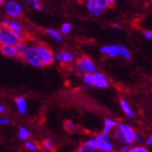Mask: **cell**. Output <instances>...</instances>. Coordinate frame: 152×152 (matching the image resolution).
<instances>
[{
  "mask_svg": "<svg viewBox=\"0 0 152 152\" xmlns=\"http://www.w3.org/2000/svg\"><path fill=\"white\" fill-rule=\"evenodd\" d=\"M109 1H110V3H111V4L113 5V4H115V3H116L117 0H109Z\"/></svg>",
  "mask_w": 152,
  "mask_h": 152,
  "instance_id": "ab89813d",
  "label": "cell"
},
{
  "mask_svg": "<svg viewBox=\"0 0 152 152\" xmlns=\"http://www.w3.org/2000/svg\"><path fill=\"white\" fill-rule=\"evenodd\" d=\"M40 148H42L43 150H46V151H53L55 150V146L52 142L51 140L49 139H45L42 140L40 144Z\"/></svg>",
  "mask_w": 152,
  "mask_h": 152,
  "instance_id": "44dd1931",
  "label": "cell"
},
{
  "mask_svg": "<svg viewBox=\"0 0 152 152\" xmlns=\"http://www.w3.org/2000/svg\"><path fill=\"white\" fill-rule=\"evenodd\" d=\"M19 58L22 59V61H24L25 63L28 64L34 67L42 66V63H41V60L39 58L37 45L30 44L27 47V48L20 55Z\"/></svg>",
  "mask_w": 152,
  "mask_h": 152,
  "instance_id": "3957f363",
  "label": "cell"
},
{
  "mask_svg": "<svg viewBox=\"0 0 152 152\" xmlns=\"http://www.w3.org/2000/svg\"><path fill=\"white\" fill-rule=\"evenodd\" d=\"M77 68L83 73H93L96 71V65L94 61L88 56H81L77 59Z\"/></svg>",
  "mask_w": 152,
  "mask_h": 152,
  "instance_id": "52a82bcc",
  "label": "cell"
},
{
  "mask_svg": "<svg viewBox=\"0 0 152 152\" xmlns=\"http://www.w3.org/2000/svg\"><path fill=\"white\" fill-rule=\"evenodd\" d=\"M64 129L68 133V134H74L77 131V127L76 124H74L70 120H66L64 122Z\"/></svg>",
  "mask_w": 152,
  "mask_h": 152,
  "instance_id": "d6986e66",
  "label": "cell"
},
{
  "mask_svg": "<svg viewBox=\"0 0 152 152\" xmlns=\"http://www.w3.org/2000/svg\"><path fill=\"white\" fill-rule=\"evenodd\" d=\"M0 24L9 27L10 29H12L13 31H16L18 33H22L25 31L22 23L18 21V18H9L7 19H3L0 21Z\"/></svg>",
  "mask_w": 152,
  "mask_h": 152,
  "instance_id": "8fae6325",
  "label": "cell"
},
{
  "mask_svg": "<svg viewBox=\"0 0 152 152\" xmlns=\"http://www.w3.org/2000/svg\"><path fill=\"white\" fill-rule=\"evenodd\" d=\"M80 1H82V0H80Z\"/></svg>",
  "mask_w": 152,
  "mask_h": 152,
  "instance_id": "60d3db41",
  "label": "cell"
},
{
  "mask_svg": "<svg viewBox=\"0 0 152 152\" xmlns=\"http://www.w3.org/2000/svg\"><path fill=\"white\" fill-rule=\"evenodd\" d=\"M86 144L98 149L99 152H112L115 150V145L110 140H98L96 137H91L85 141Z\"/></svg>",
  "mask_w": 152,
  "mask_h": 152,
  "instance_id": "277c9868",
  "label": "cell"
},
{
  "mask_svg": "<svg viewBox=\"0 0 152 152\" xmlns=\"http://www.w3.org/2000/svg\"><path fill=\"white\" fill-rule=\"evenodd\" d=\"M46 33L47 35L51 37L53 40L55 41H57V42H62V40H63V37H62V34L56 30V29H54V28H48L46 30Z\"/></svg>",
  "mask_w": 152,
  "mask_h": 152,
  "instance_id": "e0dca14e",
  "label": "cell"
},
{
  "mask_svg": "<svg viewBox=\"0 0 152 152\" xmlns=\"http://www.w3.org/2000/svg\"><path fill=\"white\" fill-rule=\"evenodd\" d=\"M144 141H145V144H146L147 147H151V146H152V133L149 134V135L147 137L146 140H144Z\"/></svg>",
  "mask_w": 152,
  "mask_h": 152,
  "instance_id": "836d02e7",
  "label": "cell"
},
{
  "mask_svg": "<svg viewBox=\"0 0 152 152\" xmlns=\"http://www.w3.org/2000/svg\"><path fill=\"white\" fill-rule=\"evenodd\" d=\"M118 121L111 118H107L104 120V125H103V131L107 132V133H111L112 130L118 126Z\"/></svg>",
  "mask_w": 152,
  "mask_h": 152,
  "instance_id": "2e32d148",
  "label": "cell"
},
{
  "mask_svg": "<svg viewBox=\"0 0 152 152\" xmlns=\"http://www.w3.org/2000/svg\"><path fill=\"white\" fill-rule=\"evenodd\" d=\"M5 2V0H0V7H2Z\"/></svg>",
  "mask_w": 152,
  "mask_h": 152,
  "instance_id": "74e56055",
  "label": "cell"
},
{
  "mask_svg": "<svg viewBox=\"0 0 152 152\" xmlns=\"http://www.w3.org/2000/svg\"><path fill=\"white\" fill-rule=\"evenodd\" d=\"M143 36L148 40H152V30H144Z\"/></svg>",
  "mask_w": 152,
  "mask_h": 152,
  "instance_id": "1f68e13d",
  "label": "cell"
},
{
  "mask_svg": "<svg viewBox=\"0 0 152 152\" xmlns=\"http://www.w3.org/2000/svg\"><path fill=\"white\" fill-rule=\"evenodd\" d=\"M24 147H25V148L26 150H29V151H37L40 148V146H38L34 141H31V140H28L25 141Z\"/></svg>",
  "mask_w": 152,
  "mask_h": 152,
  "instance_id": "603a6c76",
  "label": "cell"
},
{
  "mask_svg": "<svg viewBox=\"0 0 152 152\" xmlns=\"http://www.w3.org/2000/svg\"><path fill=\"white\" fill-rule=\"evenodd\" d=\"M96 1V4L98 5L99 7H100L101 9L103 10H106L107 8H109L111 7V3H110L109 0H95Z\"/></svg>",
  "mask_w": 152,
  "mask_h": 152,
  "instance_id": "484cf974",
  "label": "cell"
},
{
  "mask_svg": "<svg viewBox=\"0 0 152 152\" xmlns=\"http://www.w3.org/2000/svg\"><path fill=\"white\" fill-rule=\"evenodd\" d=\"M94 137H96V139L101 140H110L112 139L111 133H107V132H105L103 130H102V132L96 133Z\"/></svg>",
  "mask_w": 152,
  "mask_h": 152,
  "instance_id": "cb8c5ba5",
  "label": "cell"
},
{
  "mask_svg": "<svg viewBox=\"0 0 152 152\" xmlns=\"http://www.w3.org/2000/svg\"><path fill=\"white\" fill-rule=\"evenodd\" d=\"M30 44H29V41L28 39H20L18 42L15 45V48L18 51V53L19 54V57L20 55L27 48V47H28Z\"/></svg>",
  "mask_w": 152,
  "mask_h": 152,
  "instance_id": "ac0fdd59",
  "label": "cell"
},
{
  "mask_svg": "<svg viewBox=\"0 0 152 152\" xmlns=\"http://www.w3.org/2000/svg\"><path fill=\"white\" fill-rule=\"evenodd\" d=\"M117 128L120 130L123 140L125 143H129L133 144L134 143V139H135V130L129 124L124 123V122H118Z\"/></svg>",
  "mask_w": 152,
  "mask_h": 152,
  "instance_id": "ba28073f",
  "label": "cell"
},
{
  "mask_svg": "<svg viewBox=\"0 0 152 152\" xmlns=\"http://www.w3.org/2000/svg\"><path fill=\"white\" fill-rule=\"evenodd\" d=\"M18 139L20 140H23V141H26L29 139L30 137V132L29 130L27 129L25 127H20L19 129H18Z\"/></svg>",
  "mask_w": 152,
  "mask_h": 152,
  "instance_id": "ffe728a7",
  "label": "cell"
},
{
  "mask_svg": "<svg viewBox=\"0 0 152 152\" xmlns=\"http://www.w3.org/2000/svg\"><path fill=\"white\" fill-rule=\"evenodd\" d=\"M15 103H16V107H17V109L18 111L22 114V115H25L27 111V102H26V99L24 98L22 96H19L18 98L15 99Z\"/></svg>",
  "mask_w": 152,
  "mask_h": 152,
  "instance_id": "9a60e30c",
  "label": "cell"
},
{
  "mask_svg": "<svg viewBox=\"0 0 152 152\" xmlns=\"http://www.w3.org/2000/svg\"><path fill=\"white\" fill-rule=\"evenodd\" d=\"M77 152H99L96 148L86 144L85 142L78 146V148H77Z\"/></svg>",
  "mask_w": 152,
  "mask_h": 152,
  "instance_id": "7402d4cb",
  "label": "cell"
},
{
  "mask_svg": "<svg viewBox=\"0 0 152 152\" xmlns=\"http://www.w3.org/2000/svg\"><path fill=\"white\" fill-rule=\"evenodd\" d=\"M4 12L8 18H19L23 14L22 6L15 0H5L3 4Z\"/></svg>",
  "mask_w": 152,
  "mask_h": 152,
  "instance_id": "5b68a950",
  "label": "cell"
},
{
  "mask_svg": "<svg viewBox=\"0 0 152 152\" xmlns=\"http://www.w3.org/2000/svg\"><path fill=\"white\" fill-rule=\"evenodd\" d=\"M10 123V119L8 118H5V117H0V125L4 126V125H7V124Z\"/></svg>",
  "mask_w": 152,
  "mask_h": 152,
  "instance_id": "d6a6232c",
  "label": "cell"
},
{
  "mask_svg": "<svg viewBox=\"0 0 152 152\" xmlns=\"http://www.w3.org/2000/svg\"><path fill=\"white\" fill-rule=\"evenodd\" d=\"M20 39H28V34L26 31L18 33L0 24V45H16Z\"/></svg>",
  "mask_w": 152,
  "mask_h": 152,
  "instance_id": "6da1fadb",
  "label": "cell"
},
{
  "mask_svg": "<svg viewBox=\"0 0 152 152\" xmlns=\"http://www.w3.org/2000/svg\"><path fill=\"white\" fill-rule=\"evenodd\" d=\"M30 1H31L30 7H32V8L34 10H37V11L42 10V6H41L40 0H30Z\"/></svg>",
  "mask_w": 152,
  "mask_h": 152,
  "instance_id": "f546056e",
  "label": "cell"
},
{
  "mask_svg": "<svg viewBox=\"0 0 152 152\" xmlns=\"http://www.w3.org/2000/svg\"><path fill=\"white\" fill-rule=\"evenodd\" d=\"M30 3H31V1H30V0H25V2H24V5H25L26 7H28L30 6Z\"/></svg>",
  "mask_w": 152,
  "mask_h": 152,
  "instance_id": "e575fe53",
  "label": "cell"
},
{
  "mask_svg": "<svg viewBox=\"0 0 152 152\" xmlns=\"http://www.w3.org/2000/svg\"><path fill=\"white\" fill-rule=\"evenodd\" d=\"M5 111V107L0 104V113H3Z\"/></svg>",
  "mask_w": 152,
  "mask_h": 152,
  "instance_id": "d590c367",
  "label": "cell"
},
{
  "mask_svg": "<svg viewBox=\"0 0 152 152\" xmlns=\"http://www.w3.org/2000/svg\"><path fill=\"white\" fill-rule=\"evenodd\" d=\"M70 31H71V25H70V23H68V22L64 23V24L61 26L60 29H59V32H60L62 35H67Z\"/></svg>",
  "mask_w": 152,
  "mask_h": 152,
  "instance_id": "83f0119b",
  "label": "cell"
},
{
  "mask_svg": "<svg viewBox=\"0 0 152 152\" xmlns=\"http://www.w3.org/2000/svg\"><path fill=\"white\" fill-rule=\"evenodd\" d=\"M93 75V85L92 87L99 88V89H105L109 86V80L107 77L101 72L95 71L92 73Z\"/></svg>",
  "mask_w": 152,
  "mask_h": 152,
  "instance_id": "30bf717a",
  "label": "cell"
},
{
  "mask_svg": "<svg viewBox=\"0 0 152 152\" xmlns=\"http://www.w3.org/2000/svg\"><path fill=\"white\" fill-rule=\"evenodd\" d=\"M149 104L152 106V95L150 96V98H149Z\"/></svg>",
  "mask_w": 152,
  "mask_h": 152,
  "instance_id": "f35d334b",
  "label": "cell"
},
{
  "mask_svg": "<svg viewBox=\"0 0 152 152\" xmlns=\"http://www.w3.org/2000/svg\"><path fill=\"white\" fill-rule=\"evenodd\" d=\"M131 147H132V144H129V143H122V144H119L118 151H120V152H129Z\"/></svg>",
  "mask_w": 152,
  "mask_h": 152,
  "instance_id": "4dcf8cb0",
  "label": "cell"
},
{
  "mask_svg": "<svg viewBox=\"0 0 152 152\" xmlns=\"http://www.w3.org/2000/svg\"><path fill=\"white\" fill-rule=\"evenodd\" d=\"M144 141V136L141 132L140 131H135V139H134V143L137 144H141Z\"/></svg>",
  "mask_w": 152,
  "mask_h": 152,
  "instance_id": "f1b7e54d",
  "label": "cell"
},
{
  "mask_svg": "<svg viewBox=\"0 0 152 152\" xmlns=\"http://www.w3.org/2000/svg\"><path fill=\"white\" fill-rule=\"evenodd\" d=\"M113 26L116 27V28H117V27H118V28H121V26L118 25V24H113Z\"/></svg>",
  "mask_w": 152,
  "mask_h": 152,
  "instance_id": "8d00e7d4",
  "label": "cell"
},
{
  "mask_svg": "<svg viewBox=\"0 0 152 152\" xmlns=\"http://www.w3.org/2000/svg\"><path fill=\"white\" fill-rule=\"evenodd\" d=\"M148 149L146 148V146H142L141 144H137L135 146H132L129 152H148Z\"/></svg>",
  "mask_w": 152,
  "mask_h": 152,
  "instance_id": "4316f807",
  "label": "cell"
},
{
  "mask_svg": "<svg viewBox=\"0 0 152 152\" xmlns=\"http://www.w3.org/2000/svg\"><path fill=\"white\" fill-rule=\"evenodd\" d=\"M37 48L42 66L52 65L55 61V58H54V53L49 48V47L44 43H38L37 45Z\"/></svg>",
  "mask_w": 152,
  "mask_h": 152,
  "instance_id": "8992f818",
  "label": "cell"
},
{
  "mask_svg": "<svg viewBox=\"0 0 152 152\" xmlns=\"http://www.w3.org/2000/svg\"><path fill=\"white\" fill-rule=\"evenodd\" d=\"M82 77H83V82L85 83V85H87L88 87H92V85H93L92 73H84Z\"/></svg>",
  "mask_w": 152,
  "mask_h": 152,
  "instance_id": "d4e9b609",
  "label": "cell"
},
{
  "mask_svg": "<svg viewBox=\"0 0 152 152\" xmlns=\"http://www.w3.org/2000/svg\"><path fill=\"white\" fill-rule=\"evenodd\" d=\"M85 2H86V7L88 9V12L92 17H96V18L99 17L105 11L98 7V5L96 4L95 0H85Z\"/></svg>",
  "mask_w": 152,
  "mask_h": 152,
  "instance_id": "4fadbf2b",
  "label": "cell"
},
{
  "mask_svg": "<svg viewBox=\"0 0 152 152\" xmlns=\"http://www.w3.org/2000/svg\"><path fill=\"white\" fill-rule=\"evenodd\" d=\"M99 52L108 58H122L124 59L129 60L131 58L130 51L122 45L113 44V45H106L100 48Z\"/></svg>",
  "mask_w": 152,
  "mask_h": 152,
  "instance_id": "7a4b0ae2",
  "label": "cell"
},
{
  "mask_svg": "<svg viewBox=\"0 0 152 152\" xmlns=\"http://www.w3.org/2000/svg\"><path fill=\"white\" fill-rule=\"evenodd\" d=\"M0 53L7 58H19V54L18 53L15 45H0Z\"/></svg>",
  "mask_w": 152,
  "mask_h": 152,
  "instance_id": "7c38bea8",
  "label": "cell"
},
{
  "mask_svg": "<svg viewBox=\"0 0 152 152\" xmlns=\"http://www.w3.org/2000/svg\"><path fill=\"white\" fill-rule=\"evenodd\" d=\"M54 58L55 61L58 62L63 66L69 65L73 63V61L75 60L74 55L66 49H60L56 53H54Z\"/></svg>",
  "mask_w": 152,
  "mask_h": 152,
  "instance_id": "9c48e42d",
  "label": "cell"
},
{
  "mask_svg": "<svg viewBox=\"0 0 152 152\" xmlns=\"http://www.w3.org/2000/svg\"><path fill=\"white\" fill-rule=\"evenodd\" d=\"M119 106H120V108L123 111V113L126 115L127 118H131V119H134L136 118L135 111L132 109V107H130V105L129 104V102L126 99H120L119 100Z\"/></svg>",
  "mask_w": 152,
  "mask_h": 152,
  "instance_id": "5bb4252c",
  "label": "cell"
}]
</instances>
